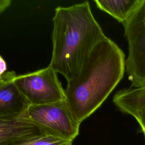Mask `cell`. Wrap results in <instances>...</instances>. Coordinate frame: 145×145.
<instances>
[{
	"label": "cell",
	"instance_id": "ba28073f",
	"mask_svg": "<svg viewBox=\"0 0 145 145\" xmlns=\"http://www.w3.org/2000/svg\"><path fill=\"white\" fill-rule=\"evenodd\" d=\"M113 102L121 112L134 117L145 108V87L120 89L114 94Z\"/></svg>",
	"mask_w": 145,
	"mask_h": 145
},
{
	"label": "cell",
	"instance_id": "30bf717a",
	"mask_svg": "<svg viewBox=\"0 0 145 145\" xmlns=\"http://www.w3.org/2000/svg\"><path fill=\"white\" fill-rule=\"evenodd\" d=\"M73 140L40 134L18 145H72Z\"/></svg>",
	"mask_w": 145,
	"mask_h": 145
},
{
	"label": "cell",
	"instance_id": "8fae6325",
	"mask_svg": "<svg viewBox=\"0 0 145 145\" xmlns=\"http://www.w3.org/2000/svg\"><path fill=\"white\" fill-rule=\"evenodd\" d=\"M140 126L141 130L145 138V108L138 112L133 117Z\"/></svg>",
	"mask_w": 145,
	"mask_h": 145
},
{
	"label": "cell",
	"instance_id": "7a4b0ae2",
	"mask_svg": "<svg viewBox=\"0 0 145 145\" xmlns=\"http://www.w3.org/2000/svg\"><path fill=\"white\" fill-rule=\"evenodd\" d=\"M49 66L67 82L76 76L95 47L106 36L88 1L55 8Z\"/></svg>",
	"mask_w": 145,
	"mask_h": 145
},
{
	"label": "cell",
	"instance_id": "7c38bea8",
	"mask_svg": "<svg viewBox=\"0 0 145 145\" xmlns=\"http://www.w3.org/2000/svg\"><path fill=\"white\" fill-rule=\"evenodd\" d=\"M11 1L10 0H1L0 1V11L2 13L5 11L11 4Z\"/></svg>",
	"mask_w": 145,
	"mask_h": 145
},
{
	"label": "cell",
	"instance_id": "52a82bcc",
	"mask_svg": "<svg viewBox=\"0 0 145 145\" xmlns=\"http://www.w3.org/2000/svg\"><path fill=\"white\" fill-rule=\"evenodd\" d=\"M25 113L15 118L0 119V145H18L42 134Z\"/></svg>",
	"mask_w": 145,
	"mask_h": 145
},
{
	"label": "cell",
	"instance_id": "4fadbf2b",
	"mask_svg": "<svg viewBox=\"0 0 145 145\" xmlns=\"http://www.w3.org/2000/svg\"><path fill=\"white\" fill-rule=\"evenodd\" d=\"M1 74L6 72V64L5 60L2 57H1Z\"/></svg>",
	"mask_w": 145,
	"mask_h": 145
},
{
	"label": "cell",
	"instance_id": "8992f818",
	"mask_svg": "<svg viewBox=\"0 0 145 145\" xmlns=\"http://www.w3.org/2000/svg\"><path fill=\"white\" fill-rule=\"evenodd\" d=\"M13 71L0 74V119H12L24 115L31 105L13 82Z\"/></svg>",
	"mask_w": 145,
	"mask_h": 145
},
{
	"label": "cell",
	"instance_id": "5b68a950",
	"mask_svg": "<svg viewBox=\"0 0 145 145\" xmlns=\"http://www.w3.org/2000/svg\"><path fill=\"white\" fill-rule=\"evenodd\" d=\"M13 82L31 105H44L65 100V89L49 65L33 72L15 75Z\"/></svg>",
	"mask_w": 145,
	"mask_h": 145
},
{
	"label": "cell",
	"instance_id": "6da1fadb",
	"mask_svg": "<svg viewBox=\"0 0 145 145\" xmlns=\"http://www.w3.org/2000/svg\"><path fill=\"white\" fill-rule=\"evenodd\" d=\"M125 56L106 37L93 49L78 74L67 81L65 89L66 105L76 122L93 113L123 78Z\"/></svg>",
	"mask_w": 145,
	"mask_h": 145
},
{
	"label": "cell",
	"instance_id": "3957f363",
	"mask_svg": "<svg viewBox=\"0 0 145 145\" xmlns=\"http://www.w3.org/2000/svg\"><path fill=\"white\" fill-rule=\"evenodd\" d=\"M128 43L125 71L131 87H145V0L122 24Z\"/></svg>",
	"mask_w": 145,
	"mask_h": 145
},
{
	"label": "cell",
	"instance_id": "277c9868",
	"mask_svg": "<svg viewBox=\"0 0 145 145\" xmlns=\"http://www.w3.org/2000/svg\"><path fill=\"white\" fill-rule=\"evenodd\" d=\"M25 116L42 134L73 141L79 134L80 124L73 118L65 100L44 105H31Z\"/></svg>",
	"mask_w": 145,
	"mask_h": 145
},
{
	"label": "cell",
	"instance_id": "9c48e42d",
	"mask_svg": "<svg viewBox=\"0 0 145 145\" xmlns=\"http://www.w3.org/2000/svg\"><path fill=\"white\" fill-rule=\"evenodd\" d=\"M93 1L98 8L111 15L123 24L140 5L142 0H95Z\"/></svg>",
	"mask_w": 145,
	"mask_h": 145
}]
</instances>
